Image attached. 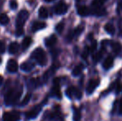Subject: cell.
Returning a JSON list of instances; mask_svg holds the SVG:
<instances>
[{
	"mask_svg": "<svg viewBox=\"0 0 122 121\" xmlns=\"http://www.w3.org/2000/svg\"><path fill=\"white\" fill-rule=\"evenodd\" d=\"M22 93H23V87H22V86H18V87L11 89L6 94V95L4 97L5 105H12L13 104L16 103L19 100L20 97H21Z\"/></svg>",
	"mask_w": 122,
	"mask_h": 121,
	"instance_id": "obj_1",
	"label": "cell"
},
{
	"mask_svg": "<svg viewBox=\"0 0 122 121\" xmlns=\"http://www.w3.org/2000/svg\"><path fill=\"white\" fill-rule=\"evenodd\" d=\"M32 58L34 59L40 66H43L47 64V56H46V53L43 51V49L40 48V47L34 50V52H32Z\"/></svg>",
	"mask_w": 122,
	"mask_h": 121,
	"instance_id": "obj_2",
	"label": "cell"
},
{
	"mask_svg": "<svg viewBox=\"0 0 122 121\" xmlns=\"http://www.w3.org/2000/svg\"><path fill=\"white\" fill-rule=\"evenodd\" d=\"M29 17V13L27 10L23 9L22 11L19 12L18 17H17V20H16V28H23V25L26 23L27 19Z\"/></svg>",
	"mask_w": 122,
	"mask_h": 121,
	"instance_id": "obj_3",
	"label": "cell"
},
{
	"mask_svg": "<svg viewBox=\"0 0 122 121\" xmlns=\"http://www.w3.org/2000/svg\"><path fill=\"white\" fill-rule=\"evenodd\" d=\"M20 119V113L18 111L5 112L3 115V121H18Z\"/></svg>",
	"mask_w": 122,
	"mask_h": 121,
	"instance_id": "obj_4",
	"label": "cell"
},
{
	"mask_svg": "<svg viewBox=\"0 0 122 121\" xmlns=\"http://www.w3.org/2000/svg\"><path fill=\"white\" fill-rule=\"evenodd\" d=\"M66 94L69 98H72V97H75L76 99H78L80 100L82 97V93L81 91H80L77 88L74 87V86H71L69 87L66 91Z\"/></svg>",
	"mask_w": 122,
	"mask_h": 121,
	"instance_id": "obj_5",
	"label": "cell"
},
{
	"mask_svg": "<svg viewBox=\"0 0 122 121\" xmlns=\"http://www.w3.org/2000/svg\"><path fill=\"white\" fill-rule=\"evenodd\" d=\"M67 10H68V6L64 2H60V3H58L54 8L55 13L57 15L65 14V13L67 12Z\"/></svg>",
	"mask_w": 122,
	"mask_h": 121,
	"instance_id": "obj_6",
	"label": "cell"
},
{
	"mask_svg": "<svg viewBox=\"0 0 122 121\" xmlns=\"http://www.w3.org/2000/svg\"><path fill=\"white\" fill-rule=\"evenodd\" d=\"M42 110V105H37L36 106H34L33 108L31 110H29L28 112L25 114L26 118L27 119H34L39 115V113Z\"/></svg>",
	"mask_w": 122,
	"mask_h": 121,
	"instance_id": "obj_7",
	"label": "cell"
},
{
	"mask_svg": "<svg viewBox=\"0 0 122 121\" xmlns=\"http://www.w3.org/2000/svg\"><path fill=\"white\" fill-rule=\"evenodd\" d=\"M100 84V80L99 79H93V80H91L88 83V86L86 87V93L88 95L92 94V92L95 91V89L99 86Z\"/></svg>",
	"mask_w": 122,
	"mask_h": 121,
	"instance_id": "obj_8",
	"label": "cell"
},
{
	"mask_svg": "<svg viewBox=\"0 0 122 121\" xmlns=\"http://www.w3.org/2000/svg\"><path fill=\"white\" fill-rule=\"evenodd\" d=\"M53 84H54V86L52 88V94L58 99L61 98V91H60V86H59V79L58 78H56V79L53 81Z\"/></svg>",
	"mask_w": 122,
	"mask_h": 121,
	"instance_id": "obj_9",
	"label": "cell"
},
{
	"mask_svg": "<svg viewBox=\"0 0 122 121\" xmlns=\"http://www.w3.org/2000/svg\"><path fill=\"white\" fill-rule=\"evenodd\" d=\"M18 62H17L15 60L13 59H11L8 61V65H7V70H8L9 72L11 73H14L18 71Z\"/></svg>",
	"mask_w": 122,
	"mask_h": 121,
	"instance_id": "obj_10",
	"label": "cell"
},
{
	"mask_svg": "<svg viewBox=\"0 0 122 121\" xmlns=\"http://www.w3.org/2000/svg\"><path fill=\"white\" fill-rule=\"evenodd\" d=\"M77 13L81 17H86L91 13V10L86 6H80L77 8Z\"/></svg>",
	"mask_w": 122,
	"mask_h": 121,
	"instance_id": "obj_11",
	"label": "cell"
},
{
	"mask_svg": "<svg viewBox=\"0 0 122 121\" xmlns=\"http://www.w3.org/2000/svg\"><path fill=\"white\" fill-rule=\"evenodd\" d=\"M113 64H114V58H113L111 56H109V57H107L106 58V60L104 61V62H103V68L106 70H109L110 68L112 67Z\"/></svg>",
	"mask_w": 122,
	"mask_h": 121,
	"instance_id": "obj_12",
	"label": "cell"
},
{
	"mask_svg": "<svg viewBox=\"0 0 122 121\" xmlns=\"http://www.w3.org/2000/svg\"><path fill=\"white\" fill-rule=\"evenodd\" d=\"M91 13L97 17H101L106 14V8H102V7H100V8H93V9H92V11L91 12Z\"/></svg>",
	"mask_w": 122,
	"mask_h": 121,
	"instance_id": "obj_13",
	"label": "cell"
},
{
	"mask_svg": "<svg viewBox=\"0 0 122 121\" xmlns=\"http://www.w3.org/2000/svg\"><path fill=\"white\" fill-rule=\"evenodd\" d=\"M34 66L35 65L33 63L30 62V61H26V62H23V64L21 65V69L23 70L25 72H29L31 71L32 69H33Z\"/></svg>",
	"mask_w": 122,
	"mask_h": 121,
	"instance_id": "obj_14",
	"label": "cell"
},
{
	"mask_svg": "<svg viewBox=\"0 0 122 121\" xmlns=\"http://www.w3.org/2000/svg\"><path fill=\"white\" fill-rule=\"evenodd\" d=\"M56 41H57V38H56V36L51 35V36H50L48 38H47L45 40V45L47 46V47H53V46L56 43Z\"/></svg>",
	"mask_w": 122,
	"mask_h": 121,
	"instance_id": "obj_15",
	"label": "cell"
},
{
	"mask_svg": "<svg viewBox=\"0 0 122 121\" xmlns=\"http://www.w3.org/2000/svg\"><path fill=\"white\" fill-rule=\"evenodd\" d=\"M46 26H47V24L45 23H43V22H35L32 26V30L33 32H37L38 30L45 28Z\"/></svg>",
	"mask_w": 122,
	"mask_h": 121,
	"instance_id": "obj_16",
	"label": "cell"
},
{
	"mask_svg": "<svg viewBox=\"0 0 122 121\" xmlns=\"http://www.w3.org/2000/svg\"><path fill=\"white\" fill-rule=\"evenodd\" d=\"M18 50H19V44L16 42H12L9 45V47H8V52H9L10 54L17 53V52H18Z\"/></svg>",
	"mask_w": 122,
	"mask_h": 121,
	"instance_id": "obj_17",
	"label": "cell"
},
{
	"mask_svg": "<svg viewBox=\"0 0 122 121\" xmlns=\"http://www.w3.org/2000/svg\"><path fill=\"white\" fill-rule=\"evenodd\" d=\"M39 85H40V81L38 78H32L28 81V87L30 89H35Z\"/></svg>",
	"mask_w": 122,
	"mask_h": 121,
	"instance_id": "obj_18",
	"label": "cell"
},
{
	"mask_svg": "<svg viewBox=\"0 0 122 121\" xmlns=\"http://www.w3.org/2000/svg\"><path fill=\"white\" fill-rule=\"evenodd\" d=\"M111 47H112L113 51L116 54H120L122 50V46L119 42H112L111 43Z\"/></svg>",
	"mask_w": 122,
	"mask_h": 121,
	"instance_id": "obj_19",
	"label": "cell"
},
{
	"mask_svg": "<svg viewBox=\"0 0 122 121\" xmlns=\"http://www.w3.org/2000/svg\"><path fill=\"white\" fill-rule=\"evenodd\" d=\"M105 30L110 35H114L115 32H116V28H115V27L111 23H106L105 25Z\"/></svg>",
	"mask_w": 122,
	"mask_h": 121,
	"instance_id": "obj_20",
	"label": "cell"
},
{
	"mask_svg": "<svg viewBox=\"0 0 122 121\" xmlns=\"http://www.w3.org/2000/svg\"><path fill=\"white\" fill-rule=\"evenodd\" d=\"M31 43H32V38L30 37H26L23 40V42H22V47H23V50L27 49L31 45Z\"/></svg>",
	"mask_w": 122,
	"mask_h": 121,
	"instance_id": "obj_21",
	"label": "cell"
},
{
	"mask_svg": "<svg viewBox=\"0 0 122 121\" xmlns=\"http://www.w3.org/2000/svg\"><path fill=\"white\" fill-rule=\"evenodd\" d=\"M38 15L41 18H47L48 17V11L45 7H42L38 11Z\"/></svg>",
	"mask_w": 122,
	"mask_h": 121,
	"instance_id": "obj_22",
	"label": "cell"
},
{
	"mask_svg": "<svg viewBox=\"0 0 122 121\" xmlns=\"http://www.w3.org/2000/svg\"><path fill=\"white\" fill-rule=\"evenodd\" d=\"M83 68H84V66H83V65H81V64L76 66L75 68H74L73 71H72V75H73L74 76H79V75H80L81 73L82 72V70H83Z\"/></svg>",
	"mask_w": 122,
	"mask_h": 121,
	"instance_id": "obj_23",
	"label": "cell"
},
{
	"mask_svg": "<svg viewBox=\"0 0 122 121\" xmlns=\"http://www.w3.org/2000/svg\"><path fill=\"white\" fill-rule=\"evenodd\" d=\"M81 118V111L78 109L73 108V120L74 121H80Z\"/></svg>",
	"mask_w": 122,
	"mask_h": 121,
	"instance_id": "obj_24",
	"label": "cell"
},
{
	"mask_svg": "<svg viewBox=\"0 0 122 121\" xmlns=\"http://www.w3.org/2000/svg\"><path fill=\"white\" fill-rule=\"evenodd\" d=\"M8 23H9V18L7 16V14H5V13L0 14V24L6 25Z\"/></svg>",
	"mask_w": 122,
	"mask_h": 121,
	"instance_id": "obj_25",
	"label": "cell"
},
{
	"mask_svg": "<svg viewBox=\"0 0 122 121\" xmlns=\"http://www.w3.org/2000/svg\"><path fill=\"white\" fill-rule=\"evenodd\" d=\"M83 30H84L83 26H79V27H77L76 28H75V29L72 31L74 37H78V36L83 32Z\"/></svg>",
	"mask_w": 122,
	"mask_h": 121,
	"instance_id": "obj_26",
	"label": "cell"
},
{
	"mask_svg": "<svg viewBox=\"0 0 122 121\" xmlns=\"http://www.w3.org/2000/svg\"><path fill=\"white\" fill-rule=\"evenodd\" d=\"M104 3H105L104 0H93L92 5L93 8H100V7H102Z\"/></svg>",
	"mask_w": 122,
	"mask_h": 121,
	"instance_id": "obj_27",
	"label": "cell"
},
{
	"mask_svg": "<svg viewBox=\"0 0 122 121\" xmlns=\"http://www.w3.org/2000/svg\"><path fill=\"white\" fill-rule=\"evenodd\" d=\"M89 54H90V48H89V47H86L83 51V52H82V55H81L82 59H85V60L87 59Z\"/></svg>",
	"mask_w": 122,
	"mask_h": 121,
	"instance_id": "obj_28",
	"label": "cell"
},
{
	"mask_svg": "<svg viewBox=\"0 0 122 121\" xmlns=\"http://www.w3.org/2000/svg\"><path fill=\"white\" fill-rule=\"evenodd\" d=\"M30 99H31V94H27V95H25L24 99L23 100V101H22V103L20 104V105L24 106V105H26L27 103H28L29 100H30Z\"/></svg>",
	"mask_w": 122,
	"mask_h": 121,
	"instance_id": "obj_29",
	"label": "cell"
},
{
	"mask_svg": "<svg viewBox=\"0 0 122 121\" xmlns=\"http://www.w3.org/2000/svg\"><path fill=\"white\" fill-rule=\"evenodd\" d=\"M101 57H102V51H100V52L95 54V56L93 57V61L95 62H98L101 59Z\"/></svg>",
	"mask_w": 122,
	"mask_h": 121,
	"instance_id": "obj_30",
	"label": "cell"
},
{
	"mask_svg": "<svg viewBox=\"0 0 122 121\" xmlns=\"http://www.w3.org/2000/svg\"><path fill=\"white\" fill-rule=\"evenodd\" d=\"M63 29H64V23H58V24L56 25V32H57L58 33H61Z\"/></svg>",
	"mask_w": 122,
	"mask_h": 121,
	"instance_id": "obj_31",
	"label": "cell"
},
{
	"mask_svg": "<svg viewBox=\"0 0 122 121\" xmlns=\"http://www.w3.org/2000/svg\"><path fill=\"white\" fill-rule=\"evenodd\" d=\"M9 4H10V8H11L12 9H16V8H18V3H17V1H15V0H11Z\"/></svg>",
	"mask_w": 122,
	"mask_h": 121,
	"instance_id": "obj_32",
	"label": "cell"
},
{
	"mask_svg": "<svg viewBox=\"0 0 122 121\" xmlns=\"http://www.w3.org/2000/svg\"><path fill=\"white\" fill-rule=\"evenodd\" d=\"M5 50H6V47H5V44L3 42L0 41V54L4 53Z\"/></svg>",
	"mask_w": 122,
	"mask_h": 121,
	"instance_id": "obj_33",
	"label": "cell"
},
{
	"mask_svg": "<svg viewBox=\"0 0 122 121\" xmlns=\"http://www.w3.org/2000/svg\"><path fill=\"white\" fill-rule=\"evenodd\" d=\"M23 32H24V31H23V28H16V36L17 37H20V36H22L23 34Z\"/></svg>",
	"mask_w": 122,
	"mask_h": 121,
	"instance_id": "obj_34",
	"label": "cell"
},
{
	"mask_svg": "<svg viewBox=\"0 0 122 121\" xmlns=\"http://www.w3.org/2000/svg\"><path fill=\"white\" fill-rule=\"evenodd\" d=\"M97 42L96 41H93V42H92V46H91V47H90V52H93L94 51L97 49Z\"/></svg>",
	"mask_w": 122,
	"mask_h": 121,
	"instance_id": "obj_35",
	"label": "cell"
},
{
	"mask_svg": "<svg viewBox=\"0 0 122 121\" xmlns=\"http://www.w3.org/2000/svg\"><path fill=\"white\" fill-rule=\"evenodd\" d=\"M116 93H120L121 92V91L122 90V86H121V84H120V83H118L117 84V86H116Z\"/></svg>",
	"mask_w": 122,
	"mask_h": 121,
	"instance_id": "obj_36",
	"label": "cell"
},
{
	"mask_svg": "<svg viewBox=\"0 0 122 121\" xmlns=\"http://www.w3.org/2000/svg\"><path fill=\"white\" fill-rule=\"evenodd\" d=\"M119 114L122 115V99L121 100V102L119 104Z\"/></svg>",
	"mask_w": 122,
	"mask_h": 121,
	"instance_id": "obj_37",
	"label": "cell"
},
{
	"mask_svg": "<svg viewBox=\"0 0 122 121\" xmlns=\"http://www.w3.org/2000/svg\"><path fill=\"white\" fill-rule=\"evenodd\" d=\"M3 78L2 76H0V86H1L2 84H3Z\"/></svg>",
	"mask_w": 122,
	"mask_h": 121,
	"instance_id": "obj_38",
	"label": "cell"
},
{
	"mask_svg": "<svg viewBox=\"0 0 122 121\" xmlns=\"http://www.w3.org/2000/svg\"><path fill=\"white\" fill-rule=\"evenodd\" d=\"M46 2H47V3H51V2H53L55 1V0H45Z\"/></svg>",
	"mask_w": 122,
	"mask_h": 121,
	"instance_id": "obj_39",
	"label": "cell"
},
{
	"mask_svg": "<svg viewBox=\"0 0 122 121\" xmlns=\"http://www.w3.org/2000/svg\"><path fill=\"white\" fill-rule=\"evenodd\" d=\"M120 7H121L122 9V0H121V3H120Z\"/></svg>",
	"mask_w": 122,
	"mask_h": 121,
	"instance_id": "obj_40",
	"label": "cell"
},
{
	"mask_svg": "<svg viewBox=\"0 0 122 121\" xmlns=\"http://www.w3.org/2000/svg\"><path fill=\"white\" fill-rule=\"evenodd\" d=\"M1 61H2V60H1V58H0V63H1Z\"/></svg>",
	"mask_w": 122,
	"mask_h": 121,
	"instance_id": "obj_41",
	"label": "cell"
},
{
	"mask_svg": "<svg viewBox=\"0 0 122 121\" xmlns=\"http://www.w3.org/2000/svg\"><path fill=\"white\" fill-rule=\"evenodd\" d=\"M76 1H80V0H76Z\"/></svg>",
	"mask_w": 122,
	"mask_h": 121,
	"instance_id": "obj_42",
	"label": "cell"
},
{
	"mask_svg": "<svg viewBox=\"0 0 122 121\" xmlns=\"http://www.w3.org/2000/svg\"><path fill=\"white\" fill-rule=\"evenodd\" d=\"M104 1H105V2H106V0H104Z\"/></svg>",
	"mask_w": 122,
	"mask_h": 121,
	"instance_id": "obj_43",
	"label": "cell"
}]
</instances>
